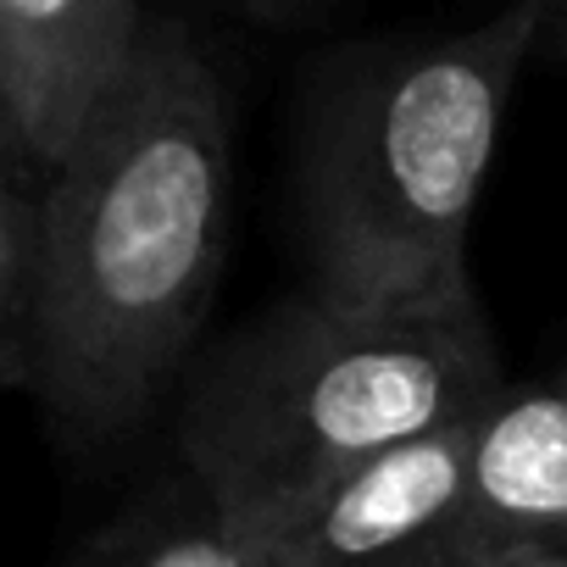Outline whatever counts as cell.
I'll list each match as a JSON object with an SVG mask.
<instances>
[{"mask_svg":"<svg viewBox=\"0 0 567 567\" xmlns=\"http://www.w3.org/2000/svg\"><path fill=\"white\" fill-rule=\"evenodd\" d=\"M234 112L200 40L156 12L145 45L45 184L29 395L101 445L151 417L228 261Z\"/></svg>","mask_w":567,"mask_h":567,"instance_id":"obj_1","label":"cell"},{"mask_svg":"<svg viewBox=\"0 0 567 567\" xmlns=\"http://www.w3.org/2000/svg\"><path fill=\"white\" fill-rule=\"evenodd\" d=\"M550 7L506 0L456 34L329 56L301 117L307 284L379 307L473 290L467 223Z\"/></svg>","mask_w":567,"mask_h":567,"instance_id":"obj_2","label":"cell"},{"mask_svg":"<svg viewBox=\"0 0 567 567\" xmlns=\"http://www.w3.org/2000/svg\"><path fill=\"white\" fill-rule=\"evenodd\" d=\"M473 290L379 307L301 284L189 379L178 467L228 512H256L340 467L484 417L506 395Z\"/></svg>","mask_w":567,"mask_h":567,"instance_id":"obj_3","label":"cell"},{"mask_svg":"<svg viewBox=\"0 0 567 567\" xmlns=\"http://www.w3.org/2000/svg\"><path fill=\"white\" fill-rule=\"evenodd\" d=\"M473 434L478 417L234 517L272 567H456L473 489Z\"/></svg>","mask_w":567,"mask_h":567,"instance_id":"obj_4","label":"cell"},{"mask_svg":"<svg viewBox=\"0 0 567 567\" xmlns=\"http://www.w3.org/2000/svg\"><path fill=\"white\" fill-rule=\"evenodd\" d=\"M145 0H0V173L51 184L123 90Z\"/></svg>","mask_w":567,"mask_h":567,"instance_id":"obj_5","label":"cell"},{"mask_svg":"<svg viewBox=\"0 0 567 567\" xmlns=\"http://www.w3.org/2000/svg\"><path fill=\"white\" fill-rule=\"evenodd\" d=\"M539 556H567V357L478 417L456 567H517Z\"/></svg>","mask_w":567,"mask_h":567,"instance_id":"obj_6","label":"cell"},{"mask_svg":"<svg viewBox=\"0 0 567 567\" xmlns=\"http://www.w3.org/2000/svg\"><path fill=\"white\" fill-rule=\"evenodd\" d=\"M62 567H272L250 528L189 473L101 523Z\"/></svg>","mask_w":567,"mask_h":567,"instance_id":"obj_7","label":"cell"},{"mask_svg":"<svg viewBox=\"0 0 567 567\" xmlns=\"http://www.w3.org/2000/svg\"><path fill=\"white\" fill-rule=\"evenodd\" d=\"M40 278H45V184L0 173V384L12 395H29Z\"/></svg>","mask_w":567,"mask_h":567,"instance_id":"obj_8","label":"cell"},{"mask_svg":"<svg viewBox=\"0 0 567 567\" xmlns=\"http://www.w3.org/2000/svg\"><path fill=\"white\" fill-rule=\"evenodd\" d=\"M239 18L250 23H267V29H296V23H312L318 12H329V0H223Z\"/></svg>","mask_w":567,"mask_h":567,"instance_id":"obj_9","label":"cell"},{"mask_svg":"<svg viewBox=\"0 0 567 567\" xmlns=\"http://www.w3.org/2000/svg\"><path fill=\"white\" fill-rule=\"evenodd\" d=\"M539 51L567 68V0H556V7H550V23H545V45Z\"/></svg>","mask_w":567,"mask_h":567,"instance_id":"obj_10","label":"cell"},{"mask_svg":"<svg viewBox=\"0 0 567 567\" xmlns=\"http://www.w3.org/2000/svg\"><path fill=\"white\" fill-rule=\"evenodd\" d=\"M517 567H567V556H539V561H517Z\"/></svg>","mask_w":567,"mask_h":567,"instance_id":"obj_11","label":"cell"}]
</instances>
